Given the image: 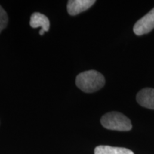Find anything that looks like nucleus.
Returning a JSON list of instances; mask_svg holds the SVG:
<instances>
[{
  "label": "nucleus",
  "mask_w": 154,
  "mask_h": 154,
  "mask_svg": "<svg viewBox=\"0 0 154 154\" xmlns=\"http://www.w3.org/2000/svg\"><path fill=\"white\" fill-rule=\"evenodd\" d=\"M94 154H134L129 149L110 146H99L94 150Z\"/></svg>",
  "instance_id": "nucleus-7"
},
{
  "label": "nucleus",
  "mask_w": 154,
  "mask_h": 154,
  "mask_svg": "<svg viewBox=\"0 0 154 154\" xmlns=\"http://www.w3.org/2000/svg\"><path fill=\"white\" fill-rule=\"evenodd\" d=\"M105 79L101 73L95 70L86 71L76 76V85L85 93H94L104 86Z\"/></svg>",
  "instance_id": "nucleus-1"
},
{
  "label": "nucleus",
  "mask_w": 154,
  "mask_h": 154,
  "mask_svg": "<svg viewBox=\"0 0 154 154\" xmlns=\"http://www.w3.org/2000/svg\"><path fill=\"white\" fill-rule=\"evenodd\" d=\"M136 101L141 106L154 110V88L140 90L136 96Z\"/></svg>",
  "instance_id": "nucleus-5"
},
{
  "label": "nucleus",
  "mask_w": 154,
  "mask_h": 154,
  "mask_svg": "<svg viewBox=\"0 0 154 154\" xmlns=\"http://www.w3.org/2000/svg\"><path fill=\"white\" fill-rule=\"evenodd\" d=\"M154 29V8L140 19L134 26V32L137 36L149 33Z\"/></svg>",
  "instance_id": "nucleus-3"
},
{
  "label": "nucleus",
  "mask_w": 154,
  "mask_h": 154,
  "mask_svg": "<svg viewBox=\"0 0 154 154\" xmlns=\"http://www.w3.org/2000/svg\"><path fill=\"white\" fill-rule=\"evenodd\" d=\"M30 26L32 28L42 27L43 32H48L50 29V22L47 16L41 13H33L30 18Z\"/></svg>",
  "instance_id": "nucleus-6"
},
{
  "label": "nucleus",
  "mask_w": 154,
  "mask_h": 154,
  "mask_svg": "<svg viewBox=\"0 0 154 154\" xmlns=\"http://www.w3.org/2000/svg\"><path fill=\"white\" fill-rule=\"evenodd\" d=\"M7 24H8V16L5 9L0 5V33L6 28Z\"/></svg>",
  "instance_id": "nucleus-8"
},
{
  "label": "nucleus",
  "mask_w": 154,
  "mask_h": 154,
  "mask_svg": "<svg viewBox=\"0 0 154 154\" xmlns=\"http://www.w3.org/2000/svg\"><path fill=\"white\" fill-rule=\"evenodd\" d=\"M96 1L94 0H69L67 4V11L72 16H75L89 9Z\"/></svg>",
  "instance_id": "nucleus-4"
},
{
  "label": "nucleus",
  "mask_w": 154,
  "mask_h": 154,
  "mask_svg": "<svg viewBox=\"0 0 154 154\" xmlns=\"http://www.w3.org/2000/svg\"><path fill=\"white\" fill-rule=\"evenodd\" d=\"M101 123L104 128L109 130L128 131L132 128L130 119L122 113L116 111H111L103 115L101 119Z\"/></svg>",
  "instance_id": "nucleus-2"
}]
</instances>
